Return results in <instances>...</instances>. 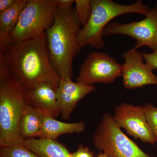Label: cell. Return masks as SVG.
<instances>
[{"instance_id":"6da1fadb","label":"cell","mask_w":157,"mask_h":157,"mask_svg":"<svg viewBox=\"0 0 157 157\" xmlns=\"http://www.w3.org/2000/svg\"><path fill=\"white\" fill-rule=\"evenodd\" d=\"M9 64L11 73L27 91L38 85L48 82L57 89L61 77L52 65L45 33L39 36L12 43L0 54Z\"/></svg>"},{"instance_id":"7a4b0ae2","label":"cell","mask_w":157,"mask_h":157,"mask_svg":"<svg viewBox=\"0 0 157 157\" xmlns=\"http://www.w3.org/2000/svg\"><path fill=\"white\" fill-rule=\"evenodd\" d=\"M80 26L75 9L56 8L53 24L45 32L51 63L61 78H72L73 60L81 49L78 39Z\"/></svg>"},{"instance_id":"3957f363","label":"cell","mask_w":157,"mask_h":157,"mask_svg":"<svg viewBox=\"0 0 157 157\" xmlns=\"http://www.w3.org/2000/svg\"><path fill=\"white\" fill-rule=\"evenodd\" d=\"M27 103V91L14 74L0 79V148L24 145L19 124Z\"/></svg>"},{"instance_id":"277c9868","label":"cell","mask_w":157,"mask_h":157,"mask_svg":"<svg viewBox=\"0 0 157 157\" xmlns=\"http://www.w3.org/2000/svg\"><path fill=\"white\" fill-rule=\"evenodd\" d=\"M92 13L87 24L79 31L78 39L81 48L90 45L96 49L105 46L102 33L113 19L123 14L137 13L147 15L150 9L139 0L123 5L111 0H91Z\"/></svg>"},{"instance_id":"5b68a950","label":"cell","mask_w":157,"mask_h":157,"mask_svg":"<svg viewBox=\"0 0 157 157\" xmlns=\"http://www.w3.org/2000/svg\"><path fill=\"white\" fill-rule=\"evenodd\" d=\"M93 140L96 148L108 157H154L144 151L124 134L109 113L103 114Z\"/></svg>"},{"instance_id":"8992f818","label":"cell","mask_w":157,"mask_h":157,"mask_svg":"<svg viewBox=\"0 0 157 157\" xmlns=\"http://www.w3.org/2000/svg\"><path fill=\"white\" fill-rule=\"evenodd\" d=\"M56 7L54 0H26L10 36L15 43L42 35L52 25Z\"/></svg>"},{"instance_id":"52a82bcc","label":"cell","mask_w":157,"mask_h":157,"mask_svg":"<svg viewBox=\"0 0 157 157\" xmlns=\"http://www.w3.org/2000/svg\"><path fill=\"white\" fill-rule=\"evenodd\" d=\"M125 35L136 40L134 48L146 46L152 52L157 53V4L150 9L145 17L138 21L129 23L110 22L104 29L103 36Z\"/></svg>"},{"instance_id":"ba28073f","label":"cell","mask_w":157,"mask_h":157,"mask_svg":"<svg viewBox=\"0 0 157 157\" xmlns=\"http://www.w3.org/2000/svg\"><path fill=\"white\" fill-rule=\"evenodd\" d=\"M122 65L118 63L116 58L101 52H93L82 63L76 82L90 85L108 84L122 76Z\"/></svg>"},{"instance_id":"9c48e42d","label":"cell","mask_w":157,"mask_h":157,"mask_svg":"<svg viewBox=\"0 0 157 157\" xmlns=\"http://www.w3.org/2000/svg\"><path fill=\"white\" fill-rule=\"evenodd\" d=\"M113 119L118 126L127 134L144 143L155 145V138L147 122L144 106H134L122 103L115 107Z\"/></svg>"},{"instance_id":"30bf717a","label":"cell","mask_w":157,"mask_h":157,"mask_svg":"<svg viewBox=\"0 0 157 157\" xmlns=\"http://www.w3.org/2000/svg\"><path fill=\"white\" fill-rule=\"evenodd\" d=\"M121 57L124 59L121 77L126 89H135L148 85L157 86V76L153 72L155 69L144 63L142 53L133 48Z\"/></svg>"},{"instance_id":"8fae6325","label":"cell","mask_w":157,"mask_h":157,"mask_svg":"<svg viewBox=\"0 0 157 157\" xmlns=\"http://www.w3.org/2000/svg\"><path fill=\"white\" fill-rule=\"evenodd\" d=\"M95 90L94 86L74 82L71 78H61L56 90V99L62 118L70 119L78 101Z\"/></svg>"},{"instance_id":"7c38bea8","label":"cell","mask_w":157,"mask_h":157,"mask_svg":"<svg viewBox=\"0 0 157 157\" xmlns=\"http://www.w3.org/2000/svg\"><path fill=\"white\" fill-rule=\"evenodd\" d=\"M56 89L48 82H42L27 92L28 104L43 114L56 119L59 115Z\"/></svg>"},{"instance_id":"4fadbf2b","label":"cell","mask_w":157,"mask_h":157,"mask_svg":"<svg viewBox=\"0 0 157 157\" xmlns=\"http://www.w3.org/2000/svg\"><path fill=\"white\" fill-rule=\"evenodd\" d=\"M26 0H17L11 8L0 13V54L11 45V35L18 22Z\"/></svg>"},{"instance_id":"5bb4252c","label":"cell","mask_w":157,"mask_h":157,"mask_svg":"<svg viewBox=\"0 0 157 157\" xmlns=\"http://www.w3.org/2000/svg\"><path fill=\"white\" fill-rule=\"evenodd\" d=\"M42 128L38 138L57 140L61 135L80 133L84 131L86 124L83 122L69 123L57 120L41 112Z\"/></svg>"},{"instance_id":"9a60e30c","label":"cell","mask_w":157,"mask_h":157,"mask_svg":"<svg viewBox=\"0 0 157 157\" xmlns=\"http://www.w3.org/2000/svg\"><path fill=\"white\" fill-rule=\"evenodd\" d=\"M24 144L40 157H72L67 148L57 140L32 138L25 139Z\"/></svg>"},{"instance_id":"2e32d148","label":"cell","mask_w":157,"mask_h":157,"mask_svg":"<svg viewBox=\"0 0 157 157\" xmlns=\"http://www.w3.org/2000/svg\"><path fill=\"white\" fill-rule=\"evenodd\" d=\"M42 128L40 111L28 104L24 109L20 121V134L24 139L39 137Z\"/></svg>"},{"instance_id":"e0dca14e","label":"cell","mask_w":157,"mask_h":157,"mask_svg":"<svg viewBox=\"0 0 157 157\" xmlns=\"http://www.w3.org/2000/svg\"><path fill=\"white\" fill-rule=\"evenodd\" d=\"M75 10L77 17L82 27L87 24L92 13L90 0H75Z\"/></svg>"},{"instance_id":"ac0fdd59","label":"cell","mask_w":157,"mask_h":157,"mask_svg":"<svg viewBox=\"0 0 157 157\" xmlns=\"http://www.w3.org/2000/svg\"><path fill=\"white\" fill-rule=\"evenodd\" d=\"M0 148V157H40L24 145Z\"/></svg>"},{"instance_id":"d6986e66","label":"cell","mask_w":157,"mask_h":157,"mask_svg":"<svg viewBox=\"0 0 157 157\" xmlns=\"http://www.w3.org/2000/svg\"><path fill=\"white\" fill-rule=\"evenodd\" d=\"M145 116L151 127L157 143V107H155L151 103H147L144 105Z\"/></svg>"},{"instance_id":"ffe728a7","label":"cell","mask_w":157,"mask_h":157,"mask_svg":"<svg viewBox=\"0 0 157 157\" xmlns=\"http://www.w3.org/2000/svg\"><path fill=\"white\" fill-rule=\"evenodd\" d=\"M72 157H94V153L86 147L82 145H78L76 151L71 153Z\"/></svg>"},{"instance_id":"44dd1931","label":"cell","mask_w":157,"mask_h":157,"mask_svg":"<svg viewBox=\"0 0 157 157\" xmlns=\"http://www.w3.org/2000/svg\"><path fill=\"white\" fill-rule=\"evenodd\" d=\"M75 1L74 0H54V2L57 9L67 11L72 8V5L75 2Z\"/></svg>"},{"instance_id":"7402d4cb","label":"cell","mask_w":157,"mask_h":157,"mask_svg":"<svg viewBox=\"0 0 157 157\" xmlns=\"http://www.w3.org/2000/svg\"><path fill=\"white\" fill-rule=\"evenodd\" d=\"M142 54L145 63L151 65L155 70H157V53L152 52L151 53H142Z\"/></svg>"},{"instance_id":"603a6c76","label":"cell","mask_w":157,"mask_h":157,"mask_svg":"<svg viewBox=\"0 0 157 157\" xmlns=\"http://www.w3.org/2000/svg\"><path fill=\"white\" fill-rule=\"evenodd\" d=\"M17 0H0V13L11 8Z\"/></svg>"},{"instance_id":"cb8c5ba5","label":"cell","mask_w":157,"mask_h":157,"mask_svg":"<svg viewBox=\"0 0 157 157\" xmlns=\"http://www.w3.org/2000/svg\"><path fill=\"white\" fill-rule=\"evenodd\" d=\"M94 157H108L106 154L102 151H100L99 154Z\"/></svg>"}]
</instances>
